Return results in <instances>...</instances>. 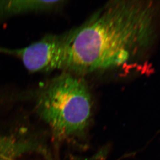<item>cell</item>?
Here are the masks:
<instances>
[{"label":"cell","instance_id":"4","mask_svg":"<svg viewBox=\"0 0 160 160\" xmlns=\"http://www.w3.org/2000/svg\"><path fill=\"white\" fill-rule=\"evenodd\" d=\"M66 2L65 1H0V19L28 12L55 11L62 8Z\"/></svg>","mask_w":160,"mask_h":160},{"label":"cell","instance_id":"1","mask_svg":"<svg viewBox=\"0 0 160 160\" xmlns=\"http://www.w3.org/2000/svg\"><path fill=\"white\" fill-rule=\"evenodd\" d=\"M160 4L112 1L65 35V70L88 73L139 62L159 35Z\"/></svg>","mask_w":160,"mask_h":160},{"label":"cell","instance_id":"3","mask_svg":"<svg viewBox=\"0 0 160 160\" xmlns=\"http://www.w3.org/2000/svg\"><path fill=\"white\" fill-rule=\"evenodd\" d=\"M2 52L20 59L31 72L65 70V35L49 34L27 47L17 49L0 48Z\"/></svg>","mask_w":160,"mask_h":160},{"label":"cell","instance_id":"2","mask_svg":"<svg viewBox=\"0 0 160 160\" xmlns=\"http://www.w3.org/2000/svg\"><path fill=\"white\" fill-rule=\"evenodd\" d=\"M36 111L55 134L68 138L82 133L92 113L91 91L84 79L64 72L42 88L36 100Z\"/></svg>","mask_w":160,"mask_h":160},{"label":"cell","instance_id":"5","mask_svg":"<svg viewBox=\"0 0 160 160\" xmlns=\"http://www.w3.org/2000/svg\"><path fill=\"white\" fill-rule=\"evenodd\" d=\"M19 145L7 138H0V160H13L19 153Z\"/></svg>","mask_w":160,"mask_h":160}]
</instances>
